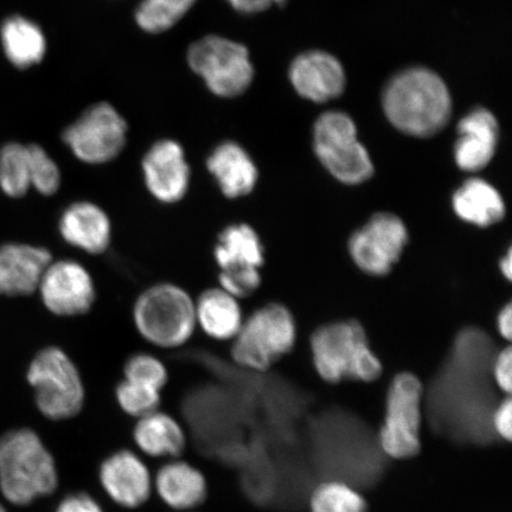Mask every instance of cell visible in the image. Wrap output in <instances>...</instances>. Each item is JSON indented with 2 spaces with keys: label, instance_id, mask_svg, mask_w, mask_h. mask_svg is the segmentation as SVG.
Returning <instances> with one entry per match:
<instances>
[{
  "label": "cell",
  "instance_id": "obj_1",
  "mask_svg": "<svg viewBox=\"0 0 512 512\" xmlns=\"http://www.w3.org/2000/svg\"><path fill=\"white\" fill-rule=\"evenodd\" d=\"M382 104L393 126L418 138L443 131L452 115L446 83L427 68L406 69L395 75L384 88Z\"/></svg>",
  "mask_w": 512,
  "mask_h": 512
},
{
  "label": "cell",
  "instance_id": "obj_2",
  "mask_svg": "<svg viewBox=\"0 0 512 512\" xmlns=\"http://www.w3.org/2000/svg\"><path fill=\"white\" fill-rule=\"evenodd\" d=\"M57 486L55 459L40 435L19 428L0 438V491L6 501L25 507L53 495Z\"/></svg>",
  "mask_w": 512,
  "mask_h": 512
},
{
  "label": "cell",
  "instance_id": "obj_3",
  "mask_svg": "<svg viewBox=\"0 0 512 512\" xmlns=\"http://www.w3.org/2000/svg\"><path fill=\"white\" fill-rule=\"evenodd\" d=\"M313 363L323 380L375 381L382 366L370 349L366 331L355 320L324 325L311 338Z\"/></svg>",
  "mask_w": 512,
  "mask_h": 512
},
{
  "label": "cell",
  "instance_id": "obj_4",
  "mask_svg": "<svg viewBox=\"0 0 512 512\" xmlns=\"http://www.w3.org/2000/svg\"><path fill=\"white\" fill-rule=\"evenodd\" d=\"M133 319L147 342L159 348L181 347L196 329L195 302L182 287L160 283L140 294Z\"/></svg>",
  "mask_w": 512,
  "mask_h": 512
},
{
  "label": "cell",
  "instance_id": "obj_5",
  "mask_svg": "<svg viewBox=\"0 0 512 512\" xmlns=\"http://www.w3.org/2000/svg\"><path fill=\"white\" fill-rule=\"evenodd\" d=\"M28 381L34 388L38 411L47 419L75 418L85 406L86 390L80 371L60 348L38 352L30 364Z\"/></svg>",
  "mask_w": 512,
  "mask_h": 512
},
{
  "label": "cell",
  "instance_id": "obj_6",
  "mask_svg": "<svg viewBox=\"0 0 512 512\" xmlns=\"http://www.w3.org/2000/svg\"><path fill=\"white\" fill-rule=\"evenodd\" d=\"M296 322L284 305L268 304L242 323L233 339V360L241 367L265 371L296 344Z\"/></svg>",
  "mask_w": 512,
  "mask_h": 512
},
{
  "label": "cell",
  "instance_id": "obj_7",
  "mask_svg": "<svg viewBox=\"0 0 512 512\" xmlns=\"http://www.w3.org/2000/svg\"><path fill=\"white\" fill-rule=\"evenodd\" d=\"M313 146L319 162L339 182L357 185L374 175L373 160L357 138V127L343 112L320 115L313 128Z\"/></svg>",
  "mask_w": 512,
  "mask_h": 512
},
{
  "label": "cell",
  "instance_id": "obj_8",
  "mask_svg": "<svg viewBox=\"0 0 512 512\" xmlns=\"http://www.w3.org/2000/svg\"><path fill=\"white\" fill-rule=\"evenodd\" d=\"M188 62L210 91L222 98L245 93L254 78L247 48L219 36H207L191 44Z\"/></svg>",
  "mask_w": 512,
  "mask_h": 512
},
{
  "label": "cell",
  "instance_id": "obj_9",
  "mask_svg": "<svg viewBox=\"0 0 512 512\" xmlns=\"http://www.w3.org/2000/svg\"><path fill=\"white\" fill-rule=\"evenodd\" d=\"M422 393L424 388L413 374L402 373L390 384L380 432L381 447L387 456L408 459L420 451Z\"/></svg>",
  "mask_w": 512,
  "mask_h": 512
},
{
  "label": "cell",
  "instance_id": "obj_10",
  "mask_svg": "<svg viewBox=\"0 0 512 512\" xmlns=\"http://www.w3.org/2000/svg\"><path fill=\"white\" fill-rule=\"evenodd\" d=\"M127 124L107 102L94 105L63 132V142L74 156L88 164L117 158L126 144Z\"/></svg>",
  "mask_w": 512,
  "mask_h": 512
},
{
  "label": "cell",
  "instance_id": "obj_11",
  "mask_svg": "<svg viewBox=\"0 0 512 512\" xmlns=\"http://www.w3.org/2000/svg\"><path fill=\"white\" fill-rule=\"evenodd\" d=\"M407 242L406 224L400 217L380 213L351 236L349 251L360 270L383 277L398 264Z\"/></svg>",
  "mask_w": 512,
  "mask_h": 512
},
{
  "label": "cell",
  "instance_id": "obj_12",
  "mask_svg": "<svg viewBox=\"0 0 512 512\" xmlns=\"http://www.w3.org/2000/svg\"><path fill=\"white\" fill-rule=\"evenodd\" d=\"M38 290L47 309L62 317L85 315L96 297L91 273L74 260L51 261Z\"/></svg>",
  "mask_w": 512,
  "mask_h": 512
},
{
  "label": "cell",
  "instance_id": "obj_13",
  "mask_svg": "<svg viewBox=\"0 0 512 512\" xmlns=\"http://www.w3.org/2000/svg\"><path fill=\"white\" fill-rule=\"evenodd\" d=\"M147 190L157 201L171 204L183 200L190 187L191 170L183 147L174 140H160L143 158Z\"/></svg>",
  "mask_w": 512,
  "mask_h": 512
},
{
  "label": "cell",
  "instance_id": "obj_14",
  "mask_svg": "<svg viewBox=\"0 0 512 512\" xmlns=\"http://www.w3.org/2000/svg\"><path fill=\"white\" fill-rule=\"evenodd\" d=\"M102 489L120 507H142L151 496L152 478L149 469L136 453L120 450L102 462L99 471Z\"/></svg>",
  "mask_w": 512,
  "mask_h": 512
},
{
  "label": "cell",
  "instance_id": "obj_15",
  "mask_svg": "<svg viewBox=\"0 0 512 512\" xmlns=\"http://www.w3.org/2000/svg\"><path fill=\"white\" fill-rule=\"evenodd\" d=\"M290 80L302 98L317 104L341 96L347 83L342 63L320 50L307 51L294 59Z\"/></svg>",
  "mask_w": 512,
  "mask_h": 512
},
{
  "label": "cell",
  "instance_id": "obj_16",
  "mask_svg": "<svg viewBox=\"0 0 512 512\" xmlns=\"http://www.w3.org/2000/svg\"><path fill=\"white\" fill-rule=\"evenodd\" d=\"M53 261L48 249L22 243L0 247V294L30 296L38 290L47 267Z\"/></svg>",
  "mask_w": 512,
  "mask_h": 512
},
{
  "label": "cell",
  "instance_id": "obj_17",
  "mask_svg": "<svg viewBox=\"0 0 512 512\" xmlns=\"http://www.w3.org/2000/svg\"><path fill=\"white\" fill-rule=\"evenodd\" d=\"M499 138L498 121L485 108H476L458 124L454 159L460 170L478 172L494 158Z\"/></svg>",
  "mask_w": 512,
  "mask_h": 512
},
{
  "label": "cell",
  "instance_id": "obj_18",
  "mask_svg": "<svg viewBox=\"0 0 512 512\" xmlns=\"http://www.w3.org/2000/svg\"><path fill=\"white\" fill-rule=\"evenodd\" d=\"M62 239L81 251L98 255L111 245L112 224L106 211L95 203L78 201L62 211L59 221Z\"/></svg>",
  "mask_w": 512,
  "mask_h": 512
},
{
  "label": "cell",
  "instance_id": "obj_19",
  "mask_svg": "<svg viewBox=\"0 0 512 512\" xmlns=\"http://www.w3.org/2000/svg\"><path fill=\"white\" fill-rule=\"evenodd\" d=\"M207 168L217 187L228 198L245 197L258 183L259 171L248 152L234 142L215 147L207 159Z\"/></svg>",
  "mask_w": 512,
  "mask_h": 512
},
{
  "label": "cell",
  "instance_id": "obj_20",
  "mask_svg": "<svg viewBox=\"0 0 512 512\" xmlns=\"http://www.w3.org/2000/svg\"><path fill=\"white\" fill-rule=\"evenodd\" d=\"M155 486L160 499L176 510L200 507L208 497L206 477L195 466L182 460H174L160 467Z\"/></svg>",
  "mask_w": 512,
  "mask_h": 512
},
{
  "label": "cell",
  "instance_id": "obj_21",
  "mask_svg": "<svg viewBox=\"0 0 512 512\" xmlns=\"http://www.w3.org/2000/svg\"><path fill=\"white\" fill-rule=\"evenodd\" d=\"M214 258L220 271L260 270L265 264L264 243L249 224H230L217 236Z\"/></svg>",
  "mask_w": 512,
  "mask_h": 512
},
{
  "label": "cell",
  "instance_id": "obj_22",
  "mask_svg": "<svg viewBox=\"0 0 512 512\" xmlns=\"http://www.w3.org/2000/svg\"><path fill=\"white\" fill-rule=\"evenodd\" d=\"M196 323L204 334L217 341L234 339L243 323L238 298L223 288H209L195 303Z\"/></svg>",
  "mask_w": 512,
  "mask_h": 512
},
{
  "label": "cell",
  "instance_id": "obj_23",
  "mask_svg": "<svg viewBox=\"0 0 512 512\" xmlns=\"http://www.w3.org/2000/svg\"><path fill=\"white\" fill-rule=\"evenodd\" d=\"M453 209L463 221L477 227H491L505 216V204L494 185L471 178L454 192Z\"/></svg>",
  "mask_w": 512,
  "mask_h": 512
},
{
  "label": "cell",
  "instance_id": "obj_24",
  "mask_svg": "<svg viewBox=\"0 0 512 512\" xmlns=\"http://www.w3.org/2000/svg\"><path fill=\"white\" fill-rule=\"evenodd\" d=\"M139 450L153 458H176L187 446V437L178 421L159 411L143 416L133 431Z\"/></svg>",
  "mask_w": 512,
  "mask_h": 512
},
{
  "label": "cell",
  "instance_id": "obj_25",
  "mask_svg": "<svg viewBox=\"0 0 512 512\" xmlns=\"http://www.w3.org/2000/svg\"><path fill=\"white\" fill-rule=\"evenodd\" d=\"M0 34L5 55L17 68H30L46 55V37L40 27L27 18L15 16L6 19Z\"/></svg>",
  "mask_w": 512,
  "mask_h": 512
},
{
  "label": "cell",
  "instance_id": "obj_26",
  "mask_svg": "<svg viewBox=\"0 0 512 512\" xmlns=\"http://www.w3.org/2000/svg\"><path fill=\"white\" fill-rule=\"evenodd\" d=\"M30 183L29 145L10 143L0 150V188L6 195L22 197Z\"/></svg>",
  "mask_w": 512,
  "mask_h": 512
},
{
  "label": "cell",
  "instance_id": "obj_27",
  "mask_svg": "<svg viewBox=\"0 0 512 512\" xmlns=\"http://www.w3.org/2000/svg\"><path fill=\"white\" fill-rule=\"evenodd\" d=\"M196 0H144L136 19L139 27L151 34L171 29L192 8Z\"/></svg>",
  "mask_w": 512,
  "mask_h": 512
},
{
  "label": "cell",
  "instance_id": "obj_28",
  "mask_svg": "<svg viewBox=\"0 0 512 512\" xmlns=\"http://www.w3.org/2000/svg\"><path fill=\"white\" fill-rule=\"evenodd\" d=\"M312 512H366L367 503L357 491L338 482L320 485L311 498Z\"/></svg>",
  "mask_w": 512,
  "mask_h": 512
},
{
  "label": "cell",
  "instance_id": "obj_29",
  "mask_svg": "<svg viewBox=\"0 0 512 512\" xmlns=\"http://www.w3.org/2000/svg\"><path fill=\"white\" fill-rule=\"evenodd\" d=\"M115 398L126 414L139 419L158 411L162 401L159 390L127 380L121 381L115 388Z\"/></svg>",
  "mask_w": 512,
  "mask_h": 512
},
{
  "label": "cell",
  "instance_id": "obj_30",
  "mask_svg": "<svg viewBox=\"0 0 512 512\" xmlns=\"http://www.w3.org/2000/svg\"><path fill=\"white\" fill-rule=\"evenodd\" d=\"M30 183L42 195L56 194L62 182L61 171L47 151L36 144L29 145Z\"/></svg>",
  "mask_w": 512,
  "mask_h": 512
},
{
  "label": "cell",
  "instance_id": "obj_31",
  "mask_svg": "<svg viewBox=\"0 0 512 512\" xmlns=\"http://www.w3.org/2000/svg\"><path fill=\"white\" fill-rule=\"evenodd\" d=\"M125 380L162 390L169 380L168 369L159 358L150 354H136L124 366Z\"/></svg>",
  "mask_w": 512,
  "mask_h": 512
},
{
  "label": "cell",
  "instance_id": "obj_32",
  "mask_svg": "<svg viewBox=\"0 0 512 512\" xmlns=\"http://www.w3.org/2000/svg\"><path fill=\"white\" fill-rule=\"evenodd\" d=\"M220 287L235 298L252 296L261 285L260 270L220 271Z\"/></svg>",
  "mask_w": 512,
  "mask_h": 512
},
{
  "label": "cell",
  "instance_id": "obj_33",
  "mask_svg": "<svg viewBox=\"0 0 512 512\" xmlns=\"http://www.w3.org/2000/svg\"><path fill=\"white\" fill-rule=\"evenodd\" d=\"M492 374L499 389L504 393L510 394L512 388V351L511 348H505L496 356Z\"/></svg>",
  "mask_w": 512,
  "mask_h": 512
},
{
  "label": "cell",
  "instance_id": "obj_34",
  "mask_svg": "<svg viewBox=\"0 0 512 512\" xmlns=\"http://www.w3.org/2000/svg\"><path fill=\"white\" fill-rule=\"evenodd\" d=\"M55 512H105L87 492H74L62 499Z\"/></svg>",
  "mask_w": 512,
  "mask_h": 512
},
{
  "label": "cell",
  "instance_id": "obj_35",
  "mask_svg": "<svg viewBox=\"0 0 512 512\" xmlns=\"http://www.w3.org/2000/svg\"><path fill=\"white\" fill-rule=\"evenodd\" d=\"M492 422H494L499 437L510 441L512 437V403L509 396L496 409Z\"/></svg>",
  "mask_w": 512,
  "mask_h": 512
},
{
  "label": "cell",
  "instance_id": "obj_36",
  "mask_svg": "<svg viewBox=\"0 0 512 512\" xmlns=\"http://www.w3.org/2000/svg\"><path fill=\"white\" fill-rule=\"evenodd\" d=\"M235 10L242 14H258V12L266 11L274 5L283 6L287 0H227Z\"/></svg>",
  "mask_w": 512,
  "mask_h": 512
},
{
  "label": "cell",
  "instance_id": "obj_37",
  "mask_svg": "<svg viewBox=\"0 0 512 512\" xmlns=\"http://www.w3.org/2000/svg\"><path fill=\"white\" fill-rule=\"evenodd\" d=\"M497 326L499 334L510 341L512 336V306L510 303L499 312Z\"/></svg>",
  "mask_w": 512,
  "mask_h": 512
},
{
  "label": "cell",
  "instance_id": "obj_38",
  "mask_svg": "<svg viewBox=\"0 0 512 512\" xmlns=\"http://www.w3.org/2000/svg\"><path fill=\"white\" fill-rule=\"evenodd\" d=\"M499 268L505 278L511 280L512 278V253L511 249L503 256L501 262H499Z\"/></svg>",
  "mask_w": 512,
  "mask_h": 512
},
{
  "label": "cell",
  "instance_id": "obj_39",
  "mask_svg": "<svg viewBox=\"0 0 512 512\" xmlns=\"http://www.w3.org/2000/svg\"><path fill=\"white\" fill-rule=\"evenodd\" d=\"M0 512H8V511H6V509L3 507V505H2V504H0Z\"/></svg>",
  "mask_w": 512,
  "mask_h": 512
}]
</instances>
